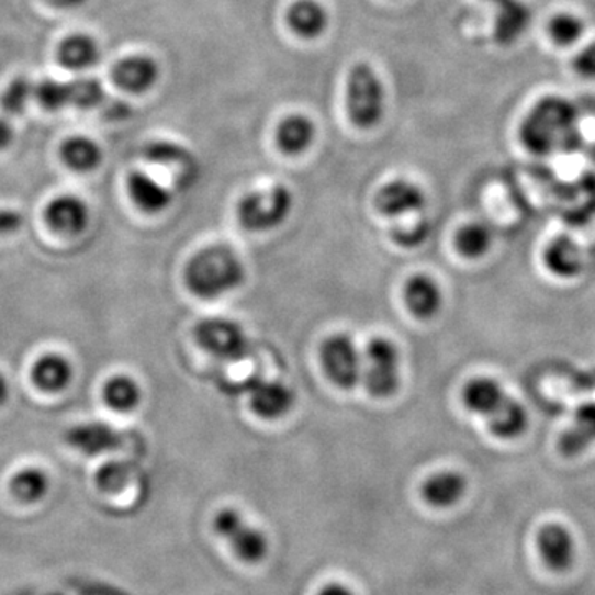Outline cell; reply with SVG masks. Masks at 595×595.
Returning a JSON list of instances; mask_svg holds the SVG:
<instances>
[{"mask_svg":"<svg viewBox=\"0 0 595 595\" xmlns=\"http://www.w3.org/2000/svg\"><path fill=\"white\" fill-rule=\"evenodd\" d=\"M131 469L124 462H110L98 472V485L103 492L117 493L130 483Z\"/></svg>","mask_w":595,"mask_h":595,"instance_id":"obj_36","label":"cell"},{"mask_svg":"<svg viewBox=\"0 0 595 595\" xmlns=\"http://www.w3.org/2000/svg\"><path fill=\"white\" fill-rule=\"evenodd\" d=\"M143 392L130 375H114L103 388V401L114 412L127 414L141 404Z\"/></svg>","mask_w":595,"mask_h":595,"instance_id":"obj_28","label":"cell"},{"mask_svg":"<svg viewBox=\"0 0 595 595\" xmlns=\"http://www.w3.org/2000/svg\"><path fill=\"white\" fill-rule=\"evenodd\" d=\"M287 24L298 37L315 41L328 31L329 14L318 0H296L288 8Z\"/></svg>","mask_w":595,"mask_h":595,"instance_id":"obj_18","label":"cell"},{"mask_svg":"<svg viewBox=\"0 0 595 595\" xmlns=\"http://www.w3.org/2000/svg\"><path fill=\"white\" fill-rule=\"evenodd\" d=\"M404 302L414 318L428 322L440 313L444 291L430 274H412L404 284Z\"/></svg>","mask_w":595,"mask_h":595,"instance_id":"obj_12","label":"cell"},{"mask_svg":"<svg viewBox=\"0 0 595 595\" xmlns=\"http://www.w3.org/2000/svg\"><path fill=\"white\" fill-rule=\"evenodd\" d=\"M126 189L133 204L146 214H161L172 202L171 191L144 171L131 172Z\"/></svg>","mask_w":595,"mask_h":595,"instance_id":"obj_17","label":"cell"},{"mask_svg":"<svg viewBox=\"0 0 595 595\" xmlns=\"http://www.w3.org/2000/svg\"><path fill=\"white\" fill-rule=\"evenodd\" d=\"M519 137L535 155L572 151L581 141L577 108L562 97L541 98L523 120Z\"/></svg>","mask_w":595,"mask_h":595,"instance_id":"obj_1","label":"cell"},{"mask_svg":"<svg viewBox=\"0 0 595 595\" xmlns=\"http://www.w3.org/2000/svg\"><path fill=\"white\" fill-rule=\"evenodd\" d=\"M35 100L47 111L64 110V108L70 106L68 83L47 78V80L35 85Z\"/></svg>","mask_w":595,"mask_h":595,"instance_id":"obj_34","label":"cell"},{"mask_svg":"<svg viewBox=\"0 0 595 595\" xmlns=\"http://www.w3.org/2000/svg\"><path fill=\"white\" fill-rule=\"evenodd\" d=\"M61 159L74 171L90 172L103 161V151L90 137L75 136L61 146Z\"/></svg>","mask_w":595,"mask_h":595,"instance_id":"obj_26","label":"cell"},{"mask_svg":"<svg viewBox=\"0 0 595 595\" xmlns=\"http://www.w3.org/2000/svg\"><path fill=\"white\" fill-rule=\"evenodd\" d=\"M244 391L247 392L251 412L263 420L283 418L296 402L293 389L281 381L251 378Z\"/></svg>","mask_w":595,"mask_h":595,"instance_id":"obj_9","label":"cell"},{"mask_svg":"<svg viewBox=\"0 0 595 595\" xmlns=\"http://www.w3.org/2000/svg\"><path fill=\"white\" fill-rule=\"evenodd\" d=\"M585 25L577 15L561 12L549 21L548 34L559 47H571L584 35Z\"/></svg>","mask_w":595,"mask_h":595,"instance_id":"obj_32","label":"cell"},{"mask_svg":"<svg viewBox=\"0 0 595 595\" xmlns=\"http://www.w3.org/2000/svg\"><path fill=\"white\" fill-rule=\"evenodd\" d=\"M427 205L424 189L407 179H394L382 186L375 195V209L389 218L420 214Z\"/></svg>","mask_w":595,"mask_h":595,"instance_id":"obj_10","label":"cell"},{"mask_svg":"<svg viewBox=\"0 0 595 595\" xmlns=\"http://www.w3.org/2000/svg\"><path fill=\"white\" fill-rule=\"evenodd\" d=\"M32 378L42 391L60 392L70 384L71 378H74V368L64 356L45 355L35 362Z\"/></svg>","mask_w":595,"mask_h":595,"instance_id":"obj_25","label":"cell"},{"mask_svg":"<svg viewBox=\"0 0 595 595\" xmlns=\"http://www.w3.org/2000/svg\"><path fill=\"white\" fill-rule=\"evenodd\" d=\"M294 199L283 184L250 192L237 205V218L248 232H270L280 227L293 211Z\"/></svg>","mask_w":595,"mask_h":595,"instance_id":"obj_4","label":"cell"},{"mask_svg":"<svg viewBox=\"0 0 595 595\" xmlns=\"http://www.w3.org/2000/svg\"><path fill=\"white\" fill-rule=\"evenodd\" d=\"M467 493V479L456 470H441L428 476L420 486L422 499L431 508L447 509L459 505Z\"/></svg>","mask_w":595,"mask_h":595,"instance_id":"obj_15","label":"cell"},{"mask_svg":"<svg viewBox=\"0 0 595 595\" xmlns=\"http://www.w3.org/2000/svg\"><path fill=\"white\" fill-rule=\"evenodd\" d=\"M48 479L42 470L27 469L12 480V492L22 502H37L47 493Z\"/></svg>","mask_w":595,"mask_h":595,"instance_id":"obj_33","label":"cell"},{"mask_svg":"<svg viewBox=\"0 0 595 595\" xmlns=\"http://www.w3.org/2000/svg\"><path fill=\"white\" fill-rule=\"evenodd\" d=\"M346 111L359 130H372L385 113V90L374 68L359 61L349 71L346 87Z\"/></svg>","mask_w":595,"mask_h":595,"instance_id":"obj_3","label":"cell"},{"mask_svg":"<svg viewBox=\"0 0 595 595\" xmlns=\"http://www.w3.org/2000/svg\"><path fill=\"white\" fill-rule=\"evenodd\" d=\"M32 98H35V85L29 78H15L0 94V110L5 116H19L27 110Z\"/></svg>","mask_w":595,"mask_h":595,"instance_id":"obj_30","label":"cell"},{"mask_svg":"<svg viewBox=\"0 0 595 595\" xmlns=\"http://www.w3.org/2000/svg\"><path fill=\"white\" fill-rule=\"evenodd\" d=\"M68 94H70V106L80 108V110L101 106L106 100V91L97 78H78L71 81L68 83Z\"/></svg>","mask_w":595,"mask_h":595,"instance_id":"obj_31","label":"cell"},{"mask_svg":"<svg viewBox=\"0 0 595 595\" xmlns=\"http://www.w3.org/2000/svg\"><path fill=\"white\" fill-rule=\"evenodd\" d=\"M144 158L151 165L158 166H182L189 168L194 165V158L191 153L182 147L181 144L171 143V141H151L144 146Z\"/></svg>","mask_w":595,"mask_h":595,"instance_id":"obj_29","label":"cell"},{"mask_svg":"<svg viewBox=\"0 0 595 595\" xmlns=\"http://www.w3.org/2000/svg\"><path fill=\"white\" fill-rule=\"evenodd\" d=\"M509 397L512 395L505 391V388L489 375L470 379L462 391V401L467 411L480 415L485 420L495 415Z\"/></svg>","mask_w":595,"mask_h":595,"instance_id":"obj_14","label":"cell"},{"mask_svg":"<svg viewBox=\"0 0 595 595\" xmlns=\"http://www.w3.org/2000/svg\"><path fill=\"white\" fill-rule=\"evenodd\" d=\"M531 14L521 0H505L496 5L495 38L498 44L512 45L525 34Z\"/></svg>","mask_w":595,"mask_h":595,"instance_id":"obj_22","label":"cell"},{"mask_svg":"<svg viewBox=\"0 0 595 595\" xmlns=\"http://www.w3.org/2000/svg\"><path fill=\"white\" fill-rule=\"evenodd\" d=\"M546 268L562 280L577 277L584 267L582 251L572 238L559 235L546 245L542 254Z\"/></svg>","mask_w":595,"mask_h":595,"instance_id":"obj_21","label":"cell"},{"mask_svg":"<svg viewBox=\"0 0 595 595\" xmlns=\"http://www.w3.org/2000/svg\"><path fill=\"white\" fill-rule=\"evenodd\" d=\"M45 218L54 231L78 235L88 227L90 209L77 195H60L47 205Z\"/></svg>","mask_w":595,"mask_h":595,"instance_id":"obj_19","label":"cell"},{"mask_svg":"<svg viewBox=\"0 0 595 595\" xmlns=\"http://www.w3.org/2000/svg\"><path fill=\"white\" fill-rule=\"evenodd\" d=\"M67 441L85 456L98 457L114 452L121 445V434L103 422H90L70 428Z\"/></svg>","mask_w":595,"mask_h":595,"instance_id":"obj_16","label":"cell"},{"mask_svg":"<svg viewBox=\"0 0 595 595\" xmlns=\"http://www.w3.org/2000/svg\"><path fill=\"white\" fill-rule=\"evenodd\" d=\"M48 2L58 9H78L87 4L88 0H48Z\"/></svg>","mask_w":595,"mask_h":595,"instance_id":"obj_41","label":"cell"},{"mask_svg":"<svg viewBox=\"0 0 595 595\" xmlns=\"http://www.w3.org/2000/svg\"><path fill=\"white\" fill-rule=\"evenodd\" d=\"M431 224L427 218H417L411 224H398L392 228L391 237L401 248H417L430 237Z\"/></svg>","mask_w":595,"mask_h":595,"instance_id":"obj_35","label":"cell"},{"mask_svg":"<svg viewBox=\"0 0 595 595\" xmlns=\"http://www.w3.org/2000/svg\"><path fill=\"white\" fill-rule=\"evenodd\" d=\"M574 70L581 77L595 80V42L582 48L574 58Z\"/></svg>","mask_w":595,"mask_h":595,"instance_id":"obj_37","label":"cell"},{"mask_svg":"<svg viewBox=\"0 0 595 595\" xmlns=\"http://www.w3.org/2000/svg\"><path fill=\"white\" fill-rule=\"evenodd\" d=\"M247 271L234 248L211 245L186 265L184 283L201 300H218L245 283Z\"/></svg>","mask_w":595,"mask_h":595,"instance_id":"obj_2","label":"cell"},{"mask_svg":"<svg viewBox=\"0 0 595 595\" xmlns=\"http://www.w3.org/2000/svg\"><path fill=\"white\" fill-rule=\"evenodd\" d=\"M489 2H492L493 5H498V4H502V2H505V0H489Z\"/></svg>","mask_w":595,"mask_h":595,"instance_id":"obj_43","label":"cell"},{"mask_svg":"<svg viewBox=\"0 0 595 595\" xmlns=\"http://www.w3.org/2000/svg\"><path fill=\"white\" fill-rule=\"evenodd\" d=\"M529 414L518 398L509 397L508 402L486 420V427L502 440H515L528 430Z\"/></svg>","mask_w":595,"mask_h":595,"instance_id":"obj_24","label":"cell"},{"mask_svg":"<svg viewBox=\"0 0 595 595\" xmlns=\"http://www.w3.org/2000/svg\"><path fill=\"white\" fill-rule=\"evenodd\" d=\"M362 381L375 398H389L401 388V352L391 339L375 336L366 346Z\"/></svg>","mask_w":595,"mask_h":595,"instance_id":"obj_5","label":"cell"},{"mask_svg":"<svg viewBox=\"0 0 595 595\" xmlns=\"http://www.w3.org/2000/svg\"><path fill=\"white\" fill-rule=\"evenodd\" d=\"M316 595H356L351 588L343 584H328L322 588Z\"/></svg>","mask_w":595,"mask_h":595,"instance_id":"obj_40","label":"cell"},{"mask_svg":"<svg viewBox=\"0 0 595 595\" xmlns=\"http://www.w3.org/2000/svg\"><path fill=\"white\" fill-rule=\"evenodd\" d=\"M316 139V126L305 114H290L280 121L274 133L278 149L287 156H300L308 151Z\"/></svg>","mask_w":595,"mask_h":595,"instance_id":"obj_20","label":"cell"},{"mask_svg":"<svg viewBox=\"0 0 595 595\" xmlns=\"http://www.w3.org/2000/svg\"><path fill=\"white\" fill-rule=\"evenodd\" d=\"M493 245V232L483 222H469L456 234V248L463 258L479 260L489 254Z\"/></svg>","mask_w":595,"mask_h":595,"instance_id":"obj_27","label":"cell"},{"mask_svg":"<svg viewBox=\"0 0 595 595\" xmlns=\"http://www.w3.org/2000/svg\"><path fill=\"white\" fill-rule=\"evenodd\" d=\"M195 343L212 358L224 362L244 361L250 352L247 333L234 319L207 318L194 328Z\"/></svg>","mask_w":595,"mask_h":595,"instance_id":"obj_7","label":"cell"},{"mask_svg":"<svg viewBox=\"0 0 595 595\" xmlns=\"http://www.w3.org/2000/svg\"><path fill=\"white\" fill-rule=\"evenodd\" d=\"M214 531L245 564H258L267 558L270 549L267 536L251 526L237 509H221L214 518Z\"/></svg>","mask_w":595,"mask_h":595,"instance_id":"obj_6","label":"cell"},{"mask_svg":"<svg viewBox=\"0 0 595 595\" xmlns=\"http://www.w3.org/2000/svg\"><path fill=\"white\" fill-rule=\"evenodd\" d=\"M539 555L551 571H569L577 555L574 536L559 523H548L536 536Z\"/></svg>","mask_w":595,"mask_h":595,"instance_id":"obj_11","label":"cell"},{"mask_svg":"<svg viewBox=\"0 0 595 595\" xmlns=\"http://www.w3.org/2000/svg\"><path fill=\"white\" fill-rule=\"evenodd\" d=\"M9 398V384L4 375L0 374V405H4Z\"/></svg>","mask_w":595,"mask_h":595,"instance_id":"obj_42","label":"cell"},{"mask_svg":"<svg viewBox=\"0 0 595 595\" xmlns=\"http://www.w3.org/2000/svg\"><path fill=\"white\" fill-rule=\"evenodd\" d=\"M14 126L8 116H0V151H4L14 141Z\"/></svg>","mask_w":595,"mask_h":595,"instance_id":"obj_39","label":"cell"},{"mask_svg":"<svg viewBox=\"0 0 595 595\" xmlns=\"http://www.w3.org/2000/svg\"><path fill=\"white\" fill-rule=\"evenodd\" d=\"M319 358L325 374L336 388L351 391L362 381L364 358L351 336L338 333L326 338L319 349Z\"/></svg>","mask_w":595,"mask_h":595,"instance_id":"obj_8","label":"cell"},{"mask_svg":"<svg viewBox=\"0 0 595 595\" xmlns=\"http://www.w3.org/2000/svg\"><path fill=\"white\" fill-rule=\"evenodd\" d=\"M161 68L147 55H131L117 61L113 68V81L120 90L143 94L158 83Z\"/></svg>","mask_w":595,"mask_h":595,"instance_id":"obj_13","label":"cell"},{"mask_svg":"<svg viewBox=\"0 0 595 595\" xmlns=\"http://www.w3.org/2000/svg\"><path fill=\"white\" fill-rule=\"evenodd\" d=\"M22 215L15 211H0V235L12 234L22 227Z\"/></svg>","mask_w":595,"mask_h":595,"instance_id":"obj_38","label":"cell"},{"mask_svg":"<svg viewBox=\"0 0 595 595\" xmlns=\"http://www.w3.org/2000/svg\"><path fill=\"white\" fill-rule=\"evenodd\" d=\"M100 45L87 34L70 35L58 47V61L68 70H88L100 61Z\"/></svg>","mask_w":595,"mask_h":595,"instance_id":"obj_23","label":"cell"}]
</instances>
